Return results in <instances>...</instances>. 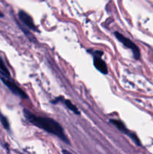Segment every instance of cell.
Returning <instances> with one entry per match:
<instances>
[{
  "label": "cell",
  "instance_id": "1",
  "mask_svg": "<svg viewBox=\"0 0 153 154\" xmlns=\"http://www.w3.org/2000/svg\"><path fill=\"white\" fill-rule=\"evenodd\" d=\"M23 115L30 123L35 126L36 127L43 129L48 133L56 135L67 144H70V141L66 136L63 128L53 119L37 116L26 109L23 110Z\"/></svg>",
  "mask_w": 153,
  "mask_h": 154
},
{
  "label": "cell",
  "instance_id": "2",
  "mask_svg": "<svg viewBox=\"0 0 153 154\" xmlns=\"http://www.w3.org/2000/svg\"><path fill=\"white\" fill-rule=\"evenodd\" d=\"M0 79L14 94L22 98V99H28V96L26 95V93L23 90H21L12 80H10L8 76L3 74L1 71H0Z\"/></svg>",
  "mask_w": 153,
  "mask_h": 154
},
{
  "label": "cell",
  "instance_id": "3",
  "mask_svg": "<svg viewBox=\"0 0 153 154\" xmlns=\"http://www.w3.org/2000/svg\"><path fill=\"white\" fill-rule=\"evenodd\" d=\"M114 35H115L116 38L124 46H125L126 48L130 49V51L133 53L134 57L135 60H139L140 58V51L139 48L132 42L130 39L128 38L127 37L123 35L122 34H121L118 32H114Z\"/></svg>",
  "mask_w": 153,
  "mask_h": 154
},
{
  "label": "cell",
  "instance_id": "4",
  "mask_svg": "<svg viewBox=\"0 0 153 154\" xmlns=\"http://www.w3.org/2000/svg\"><path fill=\"white\" fill-rule=\"evenodd\" d=\"M110 123H112V124H113L114 126H115L118 129V130L121 131L122 132L124 133L125 135H127L130 138H131L132 141H133L136 144V145L141 146L140 141V139L138 138V137L136 136V135H135L134 132L129 131L128 129H127V127L125 126V125H124L122 122L120 121L119 120H114V119L110 120Z\"/></svg>",
  "mask_w": 153,
  "mask_h": 154
},
{
  "label": "cell",
  "instance_id": "5",
  "mask_svg": "<svg viewBox=\"0 0 153 154\" xmlns=\"http://www.w3.org/2000/svg\"><path fill=\"white\" fill-rule=\"evenodd\" d=\"M18 17H19V19L20 20L21 22L24 25L26 26L28 29L34 30V31L38 32V27L36 26L34 21H33V19L28 14H27L24 11H20L19 13H18Z\"/></svg>",
  "mask_w": 153,
  "mask_h": 154
},
{
  "label": "cell",
  "instance_id": "6",
  "mask_svg": "<svg viewBox=\"0 0 153 154\" xmlns=\"http://www.w3.org/2000/svg\"><path fill=\"white\" fill-rule=\"evenodd\" d=\"M102 54H103L102 52H99V51H97V53H95V56L94 57V60H93V64H94L95 69L99 71L100 73L106 75L108 73L107 66H106V63L100 57V55Z\"/></svg>",
  "mask_w": 153,
  "mask_h": 154
},
{
  "label": "cell",
  "instance_id": "7",
  "mask_svg": "<svg viewBox=\"0 0 153 154\" xmlns=\"http://www.w3.org/2000/svg\"><path fill=\"white\" fill-rule=\"evenodd\" d=\"M52 102L53 104L57 103V102H62L69 110H70V111L73 113H74L75 114H77V115H80V112L79 110L77 109V108H76L70 100L65 99L64 98H63L62 96H59V97L56 98V99L55 100L52 101Z\"/></svg>",
  "mask_w": 153,
  "mask_h": 154
},
{
  "label": "cell",
  "instance_id": "8",
  "mask_svg": "<svg viewBox=\"0 0 153 154\" xmlns=\"http://www.w3.org/2000/svg\"><path fill=\"white\" fill-rule=\"evenodd\" d=\"M0 71L5 75L10 77V73H9L8 69H7V67L5 66V65H4V62L2 60L1 57H0Z\"/></svg>",
  "mask_w": 153,
  "mask_h": 154
},
{
  "label": "cell",
  "instance_id": "9",
  "mask_svg": "<svg viewBox=\"0 0 153 154\" xmlns=\"http://www.w3.org/2000/svg\"><path fill=\"white\" fill-rule=\"evenodd\" d=\"M0 121H1L2 124V126H3V127H4L5 129H8H8H9L8 120V119L6 118V117H4V115H2L1 113H0Z\"/></svg>",
  "mask_w": 153,
  "mask_h": 154
},
{
  "label": "cell",
  "instance_id": "10",
  "mask_svg": "<svg viewBox=\"0 0 153 154\" xmlns=\"http://www.w3.org/2000/svg\"><path fill=\"white\" fill-rule=\"evenodd\" d=\"M62 152H63V154H72L70 153V152L68 151V150H62Z\"/></svg>",
  "mask_w": 153,
  "mask_h": 154
},
{
  "label": "cell",
  "instance_id": "11",
  "mask_svg": "<svg viewBox=\"0 0 153 154\" xmlns=\"http://www.w3.org/2000/svg\"><path fill=\"white\" fill-rule=\"evenodd\" d=\"M3 17V14L1 13V12H0V17Z\"/></svg>",
  "mask_w": 153,
  "mask_h": 154
}]
</instances>
